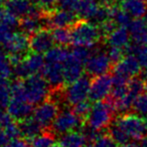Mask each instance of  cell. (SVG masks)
Here are the masks:
<instances>
[{
  "label": "cell",
  "mask_w": 147,
  "mask_h": 147,
  "mask_svg": "<svg viewBox=\"0 0 147 147\" xmlns=\"http://www.w3.org/2000/svg\"><path fill=\"white\" fill-rule=\"evenodd\" d=\"M6 1H7V0H0V5L3 4V3H5Z\"/></svg>",
  "instance_id": "f907efd6"
},
{
  "label": "cell",
  "mask_w": 147,
  "mask_h": 147,
  "mask_svg": "<svg viewBox=\"0 0 147 147\" xmlns=\"http://www.w3.org/2000/svg\"><path fill=\"white\" fill-rule=\"evenodd\" d=\"M8 55H26L29 47V38L24 32H14L8 41L3 45Z\"/></svg>",
  "instance_id": "9a60e30c"
},
{
  "label": "cell",
  "mask_w": 147,
  "mask_h": 147,
  "mask_svg": "<svg viewBox=\"0 0 147 147\" xmlns=\"http://www.w3.org/2000/svg\"><path fill=\"white\" fill-rule=\"evenodd\" d=\"M107 53H108L109 59H111L112 63H114V65L118 63L119 61L124 57V51H123V49H121V47H110V49H108Z\"/></svg>",
  "instance_id": "ab89813d"
},
{
  "label": "cell",
  "mask_w": 147,
  "mask_h": 147,
  "mask_svg": "<svg viewBox=\"0 0 147 147\" xmlns=\"http://www.w3.org/2000/svg\"><path fill=\"white\" fill-rule=\"evenodd\" d=\"M115 123L133 140H141L147 134L146 118L137 114H123L115 120Z\"/></svg>",
  "instance_id": "277c9868"
},
{
  "label": "cell",
  "mask_w": 147,
  "mask_h": 147,
  "mask_svg": "<svg viewBox=\"0 0 147 147\" xmlns=\"http://www.w3.org/2000/svg\"><path fill=\"white\" fill-rule=\"evenodd\" d=\"M108 134L110 135V136L114 139L115 142L119 145L125 144V143H127L130 140V138H129V136L126 134V132H125L122 128H120L115 122L112 123V124L109 126Z\"/></svg>",
  "instance_id": "836d02e7"
},
{
  "label": "cell",
  "mask_w": 147,
  "mask_h": 147,
  "mask_svg": "<svg viewBox=\"0 0 147 147\" xmlns=\"http://www.w3.org/2000/svg\"><path fill=\"white\" fill-rule=\"evenodd\" d=\"M41 73L42 77L49 83V87L53 90H59V88H61L65 83L63 75V63L45 61Z\"/></svg>",
  "instance_id": "4fadbf2b"
},
{
  "label": "cell",
  "mask_w": 147,
  "mask_h": 147,
  "mask_svg": "<svg viewBox=\"0 0 147 147\" xmlns=\"http://www.w3.org/2000/svg\"><path fill=\"white\" fill-rule=\"evenodd\" d=\"M31 1L45 11L53 10V7L57 4V0H31Z\"/></svg>",
  "instance_id": "b9f144b4"
},
{
  "label": "cell",
  "mask_w": 147,
  "mask_h": 147,
  "mask_svg": "<svg viewBox=\"0 0 147 147\" xmlns=\"http://www.w3.org/2000/svg\"><path fill=\"white\" fill-rule=\"evenodd\" d=\"M55 147H61V145H55Z\"/></svg>",
  "instance_id": "f5cc1de1"
},
{
  "label": "cell",
  "mask_w": 147,
  "mask_h": 147,
  "mask_svg": "<svg viewBox=\"0 0 147 147\" xmlns=\"http://www.w3.org/2000/svg\"><path fill=\"white\" fill-rule=\"evenodd\" d=\"M132 43L137 45H147V23L144 19L135 18L128 26Z\"/></svg>",
  "instance_id": "ac0fdd59"
},
{
  "label": "cell",
  "mask_w": 147,
  "mask_h": 147,
  "mask_svg": "<svg viewBox=\"0 0 147 147\" xmlns=\"http://www.w3.org/2000/svg\"><path fill=\"white\" fill-rule=\"evenodd\" d=\"M132 17L124 11L120 6H117L114 3L111 4V19L117 24V26H126L128 27L131 23Z\"/></svg>",
  "instance_id": "4316f807"
},
{
  "label": "cell",
  "mask_w": 147,
  "mask_h": 147,
  "mask_svg": "<svg viewBox=\"0 0 147 147\" xmlns=\"http://www.w3.org/2000/svg\"><path fill=\"white\" fill-rule=\"evenodd\" d=\"M9 140H10V138L7 135L6 131L0 127V147L5 146L9 142Z\"/></svg>",
  "instance_id": "f6af8a7d"
},
{
  "label": "cell",
  "mask_w": 147,
  "mask_h": 147,
  "mask_svg": "<svg viewBox=\"0 0 147 147\" xmlns=\"http://www.w3.org/2000/svg\"><path fill=\"white\" fill-rule=\"evenodd\" d=\"M84 65L82 61L74 57L71 55L67 59V61L63 63V75H65V83L71 84L75 82L81 77H83L84 74Z\"/></svg>",
  "instance_id": "e0dca14e"
},
{
  "label": "cell",
  "mask_w": 147,
  "mask_h": 147,
  "mask_svg": "<svg viewBox=\"0 0 147 147\" xmlns=\"http://www.w3.org/2000/svg\"><path fill=\"white\" fill-rule=\"evenodd\" d=\"M113 89V77L104 74L101 76L94 77L91 81L90 86V94L89 99L92 102H98L103 101L110 96Z\"/></svg>",
  "instance_id": "ba28073f"
},
{
  "label": "cell",
  "mask_w": 147,
  "mask_h": 147,
  "mask_svg": "<svg viewBox=\"0 0 147 147\" xmlns=\"http://www.w3.org/2000/svg\"><path fill=\"white\" fill-rule=\"evenodd\" d=\"M4 13H5V9L2 8V7H0V20H1V18H2Z\"/></svg>",
  "instance_id": "c3c4849f"
},
{
  "label": "cell",
  "mask_w": 147,
  "mask_h": 147,
  "mask_svg": "<svg viewBox=\"0 0 147 147\" xmlns=\"http://www.w3.org/2000/svg\"><path fill=\"white\" fill-rule=\"evenodd\" d=\"M116 144L117 143L109 134L98 135L93 141V147H117Z\"/></svg>",
  "instance_id": "74e56055"
},
{
  "label": "cell",
  "mask_w": 147,
  "mask_h": 147,
  "mask_svg": "<svg viewBox=\"0 0 147 147\" xmlns=\"http://www.w3.org/2000/svg\"><path fill=\"white\" fill-rule=\"evenodd\" d=\"M139 141H140V144H139L138 147H147V134Z\"/></svg>",
  "instance_id": "bcb514c9"
},
{
  "label": "cell",
  "mask_w": 147,
  "mask_h": 147,
  "mask_svg": "<svg viewBox=\"0 0 147 147\" xmlns=\"http://www.w3.org/2000/svg\"><path fill=\"white\" fill-rule=\"evenodd\" d=\"M71 45L74 47H91L97 45L102 37V33L97 24L90 20L77 21L71 26Z\"/></svg>",
  "instance_id": "6da1fadb"
},
{
  "label": "cell",
  "mask_w": 147,
  "mask_h": 147,
  "mask_svg": "<svg viewBox=\"0 0 147 147\" xmlns=\"http://www.w3.org/2000/svg\"><path fill=\"white\" fill-rule=\"evenodd\" d=\"M116 110L110 99L95 102L87 117V126L96 131H101L112 124Z\"/></svg>",
  "instance_id": "7a4b0ae2"
},
{
  "label": "cell",
  "mask_w": 147,
  "mask_h": 147,
  "mask_svg": "<svg viewBox=\"0 0 147 147\" xmlns=\"http://www.w3.org/2000/svg\"><path fill=\"white\" fill-rule=\"evenodd\" d=\"M83 124V119L73 110L65 109L59 111L55 121L51 124V129L55 134L63 135L65 133L76 131Z\"/></svg>",
  "instance_id": "52a82bcc"
},
{
  "label": "cell",
  "mask_w": 147,
  "mask_h": 147,
  "mask_svg": "<svg viewBox=\"0 0 147 147\" xmlns=\"http://www.w3.org/2000/svg\"><path fill=\"white\" fill-rule=\"evenodd\" d=\"M144 1H145V2H146V3H147V0H144Z\"/></svg>",
  "instance_id": "db71d44e"
},
{
  "label": "cell",
  "mask_w": 147,
  "mask_h": 147,
  "mask_svg": "<svg viewBox=\"0 0 147 147\" xmlns=\"http://www.w3.org/2000/svg\"><path fill=\"white\" fill-rule=\"evenodd\" d=\"M146 81H147V77H146Z\"/></svg>",
  "instance_id": "9f6ffc18"
},
{
  "label": "cell",
  "mask_w": 147,
  "mask_h": 147,
  "mask_svg": "<svg viewBox=\"0 0 147 147\" xmlns=\"http://www.w3.org/2000/svg\"><path fill=\"white\" fill-rule=\"evenodd\" d=\"M89 147H93V146H89Z\"/></svg>",
  "instance_id": "11a10c76"
},
{
  "label": "cell",
  "mask_w": 147,
  "mask_h": 147,
  "mask_svg": "<svg viewBox=\"0 0 147 147\" xmlns=\"http://www.w3.org/2000/svg\"><path fill=\"white\" fill-rule=\"evenodd\" d=\"M55 43L53 32L47 28H41L40 30L31 34L29 38V47L31 51L40 55L47 53L55 47Z\"/></svg>",
  "instance_id": "7c38bea8"
},
{
  "label": "cell",
  "mask_w": 147,
  "mask_h": 147,
  "mask_svg": "<svg viewBox=\"0 0 147 147\" xmlns=\"http://www.w3.org/2000/svg\"><path fill=\"white\" fill-rule=\"evenodd\" d=\"M45 63V59L42 55L36 53H28L21 61L13 65V75L17 79H26L29 76L36 75L41 71Z\"/></svg>",
  "instance_id": "5b68a950"
},
{
  "label": "cell",
  "mask_w": 147,
  "mask_h": 147,
  "mask_svg": "<svg viewBox=\"0 0 147 147\" xmlns=\"http://www.w3.org/2000/svg\"><path fill=\"white\" fill-rule=\"evenodd\" d=\"M92 53L93 51H91V47H75L71 51V55L80 61H82L83 63H86Z\"/></svg>",
  "instance_id": "d590c367"
},
{
  "label": "cell",
  "mask_w": 147,
  "mask_h": 147,
  "mask_svg": "<svg viewBox=\"0 0 147 147\" xmlns=\"http://www.w3.org/2000/svg\"><path fill=\"white\" fill-rule=\"evenodd\" d=\"M130 32L126 26H117L112 32L106 36L109 47H116L124 49L130 45Z\"/></svg>",
  "instance_id": "ffe728a7"
},
{
  "label": "cell",
  "mask_w": 147,
  "mask_h": 147,
  "mask_svg": "<svg viewBox=\"0 0 147 147\" xmlns=\"http://www.w3.org/2000/svg\"><path fill=\"white\" fill-rule=\"evenodd\" d=\"M91 81L87 76H83L69 86L63 92V98L71 106L78 104L82 101H86L90 94Z\"/></svg>",
  "instance_id": "8992f818"
},
{
  "label": "cell",
  "mask_w": 147,
  "mask_h": 147,
  "mask_svg": "<svg viewBox=\"0 0 147 147\" xmlns=\"http://www.w3.org/2000/svg\"><path fill=\"white\" fill-rule=\"evenodd\" d=\"M127 89H128V95L135 100L136 97H138L140 94L144 93L145 91L147 90V81L146 78H133L130 79L128 82V86H127Z\"/></svg>",
  "instance_id": "f1b7e54d"
},
{
  "label": "cell",
  "mask_w": 147,
  "mask_h": 147,
  "mask_svg": "<svg viewBox=\"0 0 147 147\" xmlns=\"http://www.w3.org/2000/svg\"><path fill=\"white\" fill-rule=\"evenodd\" d=\"M88 139L82 131H71L61 135L59 145L61 147H87Z\"/></svg>",
  "instance_id": "cb8c5ba5"
},
{
  "label": "cell",
  "mask_w": 147,
  "mask_h": 147,
  "mask_svg": "<svg viewBox=\"0 0 147 147\" xmlns=\"http://www.w3.org/2000/svg\"><path fill=\"white\" fill-rule=\"evenodd\" d=\"M34 7L35 4L31 0H7L5 2V9L18 18L30 15Z\"/></svg>",
  "instance_id": "d6986e66"
},
{
  "label": "cell",
  "mask_w": 147,
  "mask_h": 147,
  "mask_svg": "<svg viewBox=\"0 0 147 147\" xmlns=\"http://www.w3.org/2000/svg\"><path fill=\"white\" fill-rule=\"evenodd\" d=\"M33 105L23 99L11 98L7 105V113L15 121H22L33 114Z\"/></svg>",
  "instance_id": "5bb4252c"
},
{
  "label": "cell",
  "mask_w": 147,
  "mask_h": 147,
  "mask_svg": "<svg viewBox=\"0 0 147 147\" xmlns=\"http://www.w3.org/2000/svg\"><path fill=\"white\" fill-rule=\"evenodd\" d=\"M53 134V132L39 133L38 135L30 139L29 147H55V138Z\"/></svg>",
  "instance_id": "83f0119b"
},
{
  "label": "cell",
  "mask_w": 147,
  "mask_h": 147,
  "mask_svg": "<svg viewBox=\"0 0 147 147\" xmlns=\"http://www.w3.org/2000/svg\"><path fill=\"white\" fill-rule=\"evenodd\" d=\"M5 131H6L7 135L10 138V140H13V139L19 138V136H21V132H20V128H19V125L15 123V120L13 121L12 123L8 125L7 127L3 128Z\"/></svg>",
  "instance_id": "60d3db41"
},
{
  "label": "cell",
  "mask_w": 147,
  "mask_h": 147,
  "mask_svg": "<svg viewBox=\"0 0 147 147\" xmlns=\"http://www.w3.org/2000/svg\"><path fill=\"white\" fill-rule=\"evenodd\" d=\"M71 53H69L65 47L59 45V47H53L45 53V61L47 63H63L69 57Z\"/></svg>",
  "instance_id": "484cf974"
},
{
  "label": "cell",
  "mask_w": 147,
  "mask_h": 147,
  "mask_svg": "<svg viewBox=\"0 0 147 147\" xmlns=\"http://www.w3.org/2000/svg\"><path fill=\"white\" fill-rule=\"evenodd\" d=\"M129 55H134L138 59L141 67L147 69V45H129L126 47Z\"/></svg>",
  "instance_id": "4dcf8cb0"
},
{
  "label": "cell",
  "mask_w": 147,
  "mask_h": 147,
  "mask_svg": "<svg viewBox=\"0 0 147 147\" xmlns=\"http://www.w3.org/2000/svg\"><path fill=\"white\" fill-rule=\"evenodd\" d=\"M51 32H53L55 42L59 45L65 47L69 43H71V30L67 27H55Z\"/></svg>",
  "instance_id": "1f68e13d"
},
{
  "label": "cell",
  "mask_w": 147,
  "mask_h": 147,
  "mask_svg": "<svg viewBox=\"0 0 147 147\" xmlns=\"http://www.w3.org/2000/svg\"><path fill=\"white\" fill-rule=\"evenodd\" d=\"M3 108H4V107L0 105V118H1V116H2V115L4 114V111H3Z\"/></svg>",
  "instance_id": "681fc988"
},
{
  "label": "cell",
  "mask_w": 147,
  "mask_h": 147,
  "mask_svg": "<svg viewBox=\"0 0 147 147\" xmlns=\"http://www.w3.org/2000/svg\"><path fill=\"white\" fill-rule=\"evenodd\" d=\"M119 147H138L137 145H135V144H133V143H125V144H121Z\"/></svg>",
  "instance_id": "7dc6e473"
},
{
  "label": "cell",
  "mask_w": 147,
  "mask_h": 147,
  "mask_svg": "<svg viewBox=\"0 0 147 147\" xmlns=\"http://www.w3.org/2000/svg\"><path fill=\"white\" fill-rule=\"evenodd\" d=\"M45 22L51 27H69L77 22V14L75 11L67 9H57V10L45 11Z\"/></svg>",
  "instance_id": "8fae6325"
},
{
  "label": "cell",
  "mask_w": 147,
  "mask_h": 147,
  "mask_svg": "<svg viewBox=\"0 0 147 147\" xmlns=\"http://www.w3.org/2000/svg\"><path fill=\"white\" fill-rule=\"evenodd\" d=\"M91 109H92V105L88 101H82V102L78 103V104L73 106V111L76 113L78 116H80L82 119L87 118L90 113Z\"/></svg>",
  "instance_id": "f35d334b"
},
{
  "label": "cell",
  "mask_w": 147,
  "mask_h": 147,
  "mask_svg": "<svg viewBox=\"0 0 147 147\" xmlns=\"http://www.w3.org/2000/svg\"><path fill=\"white\" fill-rule=\"evenodd\" d=\"M121 1H122V0H121Z\"/></svg>",
  "instance_id": "6f0895ef"
},
{
  "label": "cell",
  "mask_w": 147,
  "mask_h": 147,
  "mask_svg": "<svg viewBox=\"0 0 147 147\" xmlns=\"http://www.w3.org/2000/svg\"><path fill=\"white\" fill-rule=\"evenodd\" d=\"M18 125L20 128L21 136L24 139H29V140L38 135L39 133H41V130L43 129L41 125L33 117L32 118L28 117L24 120L19 121Z\"/></svg>",
  "instance_id": "d4e9b609"
},
{
  "label": "cell",
  "mask_w": 147,
  "mask_h": 147,
  "mask_svg": "<svg viewBox=\"0 0 147 147\" xmlns=\"http://www.w3.org/2000/svg\"><path fill=\"white\" fill-rule=\"evenodd\" d=\"M78 2L79 0H57V5L61 9H67V10L74 11Z\"/></svg>",
  "instance_id": "7bdbcfd3"
},
{
  "label": "cell",
  "mask_w": 147,
  "mask_h": 147,
  "mask_svg": "<svg viewBox=\"0 0 147 147\" xmlns=\"http://www.w3.org/2000/svg\"><path fill=\"white\" fill-rule=\"evenodd\" d=\"M120 7L132 18H141L147 12V3L144 0H122Z\"/></svg>",
  "instance_id": "603a6c76"
},
{
  "label": "cell",
  "mask_w": 147,
  "mask_h": 147,
  "mask_svg": "<svg viewBox=\"0 0 147 147\" xmlns=\"http://www.w3.org/2000/svg\"><path fill=\"white\" fill-rule=\"evenodd\" d=\"M141 65L138 59L134 55H127L114 67V73L120 74L127 78H132L139 75Z\"/></svg>",
  "instance_id": "2e32d148"
},
{
  "label": "cell",
  "mask_w": 147,
  "mask_h": 147,
  "mask_svg": "<svg viewBox=\"0 0 147 147\" xmlns=\"http://www.w3.org/2000/svg\"><path fill=\"white\" fill-rule=\"evenodd\" d=\"M112 67V61L109 59L108 53L103 51H93L91 57L85 63V69L93 77L107 74Z\"/></svg>",
  "instance_id": "30bf717a"
},
{
  "label": "cell",
  "mask_w": 147,
  "mask_h": 147,
  "mask_svg": "<svg viewBox=\"0 0 147 147\" xmlns=\"http://www.w3.org/2000/svg\"><path fill=\"white\" fill-rule=\"evenodd\" d=\"M25 100L32 105H38L47 100L51 93V87L42 76L32 75L28 78L23 79Z\"/></svg>",
  "instance_id": "3957f363"
},
{
  "label": "cell",
  "mask_w": 147,
  "mask_h": 147,
  "mask_svg": "<svg viewBox=\"0 0 147 147\" xmlns=\"http://www.w3.org/2000/svg\"><path fill=\"white\" fill-rule=\"evenodd\" d=\"M14 33V27L0 21V45H4Z\"/></svg>",
  "instance_id": "8d00e7d4"
},
{
  "label": "cell",
  "mask_w": 147,
  "mask_h": 147,
  "mask_svg": "<svg viewBox=\"0 0 147 147\" xmlns=\"http://www.w3.org/2000/svg\"><path fill=\"white\" fill-rule=\"evenodd\" d=\"M43 24H47L45 16H34V15H27L21 18L19 21V28L21 31L28 34H33L36 31L43 28Z\"/></svg>",
  "instance_id": "7402d4cb"
},
{
  "label": "cell",
  "mask_w": 147,
  "mask_h": 147,
  "mask_svg": "<svg viewBox=\"0 0 147 147\" xmlns=\"http://www.w3.org/2000/svg\"><path fill=\"white\" fill-rule=\"evenodd\" d=\"M11 100V84L5 79H0V105L7 107Z\"/></svg>",
  "instance_id": "e575fe53"
},
{
  "label": "cell",
  "mask_w": 147,
  "mask_h": 147,
  "mask_svg": "<svg viewBox=\"0 0 147 147\" xmlns=\"http://www.w3.org/2000/svg\"><path fill=\"white\" fill-rule=\"evenodd\" d=\"M13 75V65L9 55L5 49L0 47V79L8 80Z\"/></svg>",
  "instance_id": "f546056e"
},
{
  "label": "cell",
  "mask_w": 147,
  "mask_h": 147,
  "mask_svg": "<svg viewBox=\"0 0 147 147\" xmlns=\"http://www.w3.org/2000/svg\"><path fill=\"white\" fill-rule=\"evenodd\" d=\"M99 8L100 4L96 2V0H79L74 11L77 16L81 17L82 19L94 21Z\"/></svg>",
  "instance_id": "44dd1931"
},
{
  "label": "cell",
  "mask_w": 147,
  "mask_h": 147,
  "mask_svg": "<svg viewBox=\"0 0 147 147\" xmlns=\"http://www.w3.org/2000/svg\"><path fill=\"white\" fill-rule=\"evenodd\" d=\"M3 147H29V144L26 142L25 139L16 138V139H13V140L9 141V142Z\"/></svg>",
  "instance_id": "ee69618b"
},
{
  "label": "cell",
  "mask_w": 147,
  "mask_h": 147,
  "mask_svg": "<svg viewBox=\"0 0 147 147\" xmlns=\"http://www.w3.org/2000/svg\"><path fill=\"white\" fill-rule=\"evenodd\" d=\"M144 20H145V22L147 23V12H146V14L144 15Z\"/></svg>",
  "instance_id": "816d5d0a"
},
{
  "label": "cell",
  "mask_w": 147,
  "mask_h": 147,
  "mask_svg": "<svg viewBox=\"0 0 147 147\" xmlns=\"http://www.w3.org/2000/svg\"><path fill=\"white\" fill-rule=\"evenodd\" d=\"M59 112V104L55 100H45L36 106L33 110V118L41 125L42 128L51 127L55 117Z\"/></svg>",
  "instance_id": "9c48e42d"
},
{
  "label": "cell",
  "mask_w": 147,
  "mask_h": 147,
  "mask_svg": "<svg viewBox=\"0 0 147 147\" xmlns=\"http://www.w3.org/2000/svg\"><path fill=\"white\" fill-rule=\"evenodd\" d=\"M132 109L135 114L147 119V93H142L133 101Z\"/></svg>",
  "instance_id": "d6a6232c"
}]
</instances>
